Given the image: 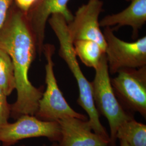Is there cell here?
I'll return each instance as SVG.
<instances>
[{"label": "cell", "instance_id": "1", "mask_svg": "<svg viewBox=\"0 0 146 146\" xmlns=\"http://www.w3.org/2000/svg\"><path fill=\"white\" fill-rule=\"evenodd\" d=\"M0 48L9 54L14 69L17 98L11 105V116L17 119L22 115H35L43 87L34 86L28 73L36 56V42L26 13L14 3L0 29Z\"/></svg>", "mask_w": 146, "mask_h": 146}, {"label": "cell", "instance_id": "2", "mask_svg": "<svg viewBox=\"0 0 146 146\" xmlns=\"http://www.w3.org/2000/svg\"><path fill=\"white\" fill-rule=\"evenodd\" d=\"M95 70V78L91 82L94 102L100 115H103L108 121L110 146H116L117 128L125 121L134 119V114L125 111L115 96L110 82L106 54Z\"/></svg>", "mask_w": 146, "mask_h": 146}, {"label": "cell", "instance_id": "3", "mask_svg": "<svg viewBox=\"0 0 146 146\" xmlns=\"http://www.w3.org/2000/svg\"><path fill=\"white\" fill-rule=\"evenodd\" d=\"M55 52L54 45L44 44L42 54L46 60L45 66V82L46 89L39 100L38 110L35 116L37 119L46 121H58L66 117H74L87 120L86 115L77 113L69 105L59 88L54 71L53 55Z\"/></svg>", "mask_w": 146, "mask_h": 146}, {"label": "cell", "instance_id": "4", "mask_svg": "<svg viewBox=\"0 0 146 146\" xmlns=\"http://www.w3.org/2000/svg\"><path fill=\"white\" fill-rule=\"evenodd\" d=\"M110 78L115 96L122 108L134 114L146 117V66L139 68H124Z\"/></svg>", "mask_w": 146, "mask_h": 146}, {"label": "cell", "instance_id": "5", "mask_svg": "<svg viewBox=\"0 0 146 146\" xmlns=\"http://www.w3.org/2000/svg\"><path fill=\"white\" fill-rule=\"evenodd\" d=\"M111 27L103 32L106 42L105 54L109 72L117 73L124 68H139L146 66V36L134 42L121 40Z\"/></svg>", "mask_w": 146, "mask_h": 146}, {"label": "cell", "instance_id": "6", "mask_svg": "<svg viewBox=\"0 0 146 146\" xmlns=\"http://www.w3.org/2000/svg\"><path fill=\"white\" fill-rule=\"evenodd\" d=\"M58 54L66 63L76 80L79 90L77 103L88 115V122L92 130L110 142V135L100 121L99 113L94 102L92 82L86 78L81 70L74 51L72 42L69 40L60 42Z\"/></svg>", "mask_w": 146, "mask_h": 146}, {"label": "cell", "instance_id": "7", "mask_svg": "<svg viewBox=\"0 0 146 146\" xmlns=\"http://www.w3.org/2000/svg\"><path fill=\"white\" fill-rule=\"evenodd\" d=\"M46 137L54 142L60 141L61 128L58 121H46L35 115H21L14 123L0 126V143L11 146L25 139Z\"/></svg>", "mask_w": 146, "mask_h": 146}, {"label": "cell", "instance_id": "8", "mask_svg": "<svg viewBox=\"0 0 146 146\" xmlns=\"http://www.w3.org/2000/svg\"><path fill=\"white\" fill-rule=\"evenodd\" d=\"M103 5L101 0H88L87 3L78 7L72 21L67 23L68 33L73 43L77 40H91L106 51V42L99 20Z\"/></svg>", "mask_w": 146, "mask_h": 146}, {"label": "cell", "instance_id": "9", "mask_svg": "<svg viewBox=\"0 0 146 146\" xmlns=\"http://www.w3.org/2000/svg\"><path fill=\"white\" fill-rule=\"evenodd\" d=\"M69 0H35L26 13L27 20L36 42L37 54L41 56L44 44L45 31L49 17L60 14L67 23L72 21L74 15L69 9Z\"/></svg>", "mask_w": 146, "mask_h": 146}, {"label": "cell", "instance_id": "10", "mask_svg": "<svg viewBox=\"0 0 146 146\" xmlns=\"http://www.w3.org/2000/svg\"><path fill=\"white\" fill-rule=\"evenodd\" d=\"M58 122L61 132L59 146H110V141L93 131L88 121L66 117Z\"/></svg>", "mask_w": 146, "mask_h": 146}, {"label": "cell", "instance_id": "11", "mask_svg": "<svg viewBox=\"0 0 146 146\" xmlns=\"http://www.w3.org/2000/svg\"><path fill=\"white\" fill-rule=\"evenodd\" d=\"M130 5L118 13L104 16L99 21L100 26L111 27L114 31L121 27H131L133 29L132 38H137L139 31L146 22V0H128Z\"/></svg>", "mask_w": 146, "mask_h": 146}, {"label": "cell", "instance_id": "12", "mask_svg": "<svg viewBox=\"0 0 146 146\" xmlns=\"http://www.w3.org/2000/svg\"><path fill=\"white\" fill-rule=\"evenodd\" d=\"M74 51L86 66L95 69L99 66L105 51L96 42L81 40L73 42Z\"/></svg>", "mask_w": 146, "mask_h": 146}, {"label": "cell", "instance_id": "13", "mask_svg": "<svg viewBox=\"0 0 146 146\" xmlns=\"http://www.w3.org/2000/svg\"><path fill=\"white\" fill-rule=\"evenodd\" d=\"M116 138L125 140L128 146H146V125L134 119L127 120L117 128Z\"/></svg>", "mask_w": 146, "mask_h": 146}, {"label": "cell", "instance_id": "14", "mask_svg": "<svg viewBox=\"0 0 146 146\" xmlns=\"http://www.w3.org/2000/svg\"><path fill=\"white\" fill-rule=\"evenodd\" d=\"M0 87L9 96L15 89L14 69L11 57L0 48Z\"/></svg>", "mask_w": 146, "mask_h": 146}, {"label": "cell", "instance_id": "15", "mask_svg": "<svg viewBox=\"0 0 146 146\" xmlns=\"http://www.w3.org/2000/svg\"><path fill=\"white\" fill-rule=\"evenodd\" d=\"M7 95L0 87V126L8 122L11 114V105L7 101Z\"/></svg>", "mask_w": 146, "mask_h": 146}, {"label": "cell", "instance_id": "16", "mask_svg": "<svg viewBox=\"0 0 146 146\" xmlns=\"http://www.w3.org/2000/svg\"><path fill=\"white\" fill-rule=\"evenodd\" d=\"M14 0H0V29L5 22Z\"/></svg>", "mask_w": 146, "mask_h": 146}, {"label": "cell", "instance_id": "17", "mask_svg": "<svg viewBox=\"0 0 146 146\" xmlns=\"http://www.w3.org/2000/svg\"><path fill=\"white\" fill-rule=\"evenodd\" d=\"M35 0H14V3L20 10L26 13Z\"/></svg>", "mask_w": 146, "mask_h": 146}, {"label": "cell", "instance_id": "18", "mask_svg": "<svg viewBox=\"0 0 146 146\" xmlns=\"http://www.w3.org/2000/svg\"><path fill=\"white\" fill-rule=\"evenodd\" d=\"M120 146H128L127 143L123 140H120Z\"/></svg>", "mask_w": 146, "mask_h": 146}, {"label": "cell", "instance_id": "19", "mask_svg": "<svg viewBox=\"0 0 146 146\" xmlns=\"http://www.w3.org/2000/svg\"><path fill=\"white\" fill-rule=\"evenodd\" d=\"M43 146H48L47 145H43ZM50 146H59V145L56 142H54L53 143V144H52V145Z\"/></svg>", "mask_w": 146, "mask_h": 146}, {"label": "cell", "instance_id": "20", "mask_svg": "<svg viewBox=\"0 0 146 146\" xmlns=\"http://www.w3.org/2000/svg\"><path fill=\"white\" fill-rule=\"evenodd\" d=\"M25 146V145H21V146Z\"/></svg>", "mask_w": 146, "mask_h": 146}]
</instances>
